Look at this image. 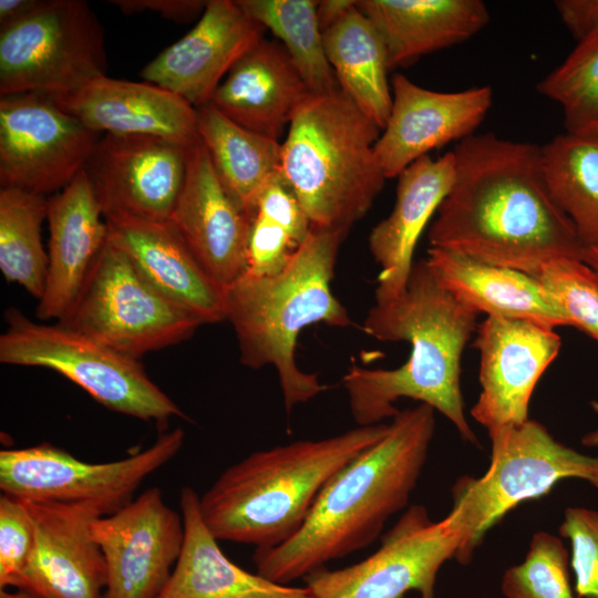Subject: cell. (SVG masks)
Returning <instances> with one entry per match:
<instances>
[{
    "label": "cell",
    "mask_w": 598,
    "mask_h": 598,
    "mask_svg": "<svg viewBox=\"0 0 598 598\" xmlns=\"http://www.w3.org/2000/svg\"><path fill=\"white\" fill-rule=\"evenodd\" d=\"M455 179L429 229L431 247L534 275L584 260L585 246L545 181L540 146L492 133L455 145Z\"/></svg>",
    "instance_id": "6da1fadb"
},
{
    "label": "cell",
    "mask_w": 598,
    "mask_h": 598,
    "mask_svg": "<svg viewBox=\"0 0 598 598\" xmlns=\"http://www.w3.org/2000/svg\"><path fill=\"white\" fill-rule=\"evenodd\" d=\"M477 315L437 280L427 260L414 261L405 289L375 299L363 321L364 332L385 342L406 341L411 351L396 369H367L353 363L342 378L350 411L359 426L380 424L410 398L443 414L471 444L478 440L470 426L461 390V360L477 328Z\"/></svg>",
    "instance_id": "7a4b0ae2"
},
{
    "label": "cell",
    "mask_w": 598,
    "mask_h": 598,
    "mask_svg": "<svg viewBox=\"0 0 598 598\" xmlns=\"http://www.w3.org/2000/svg\"><path fill=\"white\" fill-rule=\"evenodd\" d=\"M427 404L399 411L388 433L326 484L300 529L274 548H256L257 574L288 585L371 545L408 506L435 432Z\"/></svg>",
    "instance_id": "3957f363"
},
{
    "label": "cell",
    "mask_w": 598,
    "mask_h": 598,
    "mask_svg": "<svg viewBox=\"0 0 598 598\" xmlns=\"http://www.w3.org/2000/svg\"><path fill=\"white\" fill-rule=\"evenodd\" d=\"M388 431L384 423L358 426L256 451L199 496L202 518L218 540L277 547L300 529L331 477Z\"/></svg>",
    "instance_id": "277c9868"
},
{
    "label": "cell",
    "mask_w": 598,
    "mask_h": 598,
    "mask_svg": "<svg viewBox=\"0 0 598 598\" xmlns=\"http://www.w3.org/2000/svg\"><path fill=\"white\" fill-rule=\"evenodd\" d=\"M347 235L311 228L279 274H244L223 290L224 320L236 334L240 361L250 369L272 365L287 413L326 390L317 374L296 361L300 332L311 324L348 327L347 309L331 292L338 250Z\"/></svg>",
    "instance_id": "5b68a950"
},
{
    "label": "cell",
    "mask_w": 598,
    "mask_h": 598,
    "mask_svg": "<svg viewBox=\"0 0 598 598\" xmlns=\"http://www.w3.org/2000/svg\"><path fill=\"white\" fill-rule=\"evenodd\" d=\"M381 127L340 87L311 93L281 143L280 175L311 228L341 231L372 207L385 175L374 146Z\"/></svg>",
    "instance_id": "8992f818"
},
{
    "label": "cell",
    "mask_w": 598,
    "mask_h": 598,
    "mask_svg": "<svg viewBox=\"0 0 598 598\" xmlns=\"http://www.w3.org/2000/svg\"><path fill=\"white\" fill-rule=\"evenodd\" d=\"M488 436V470L481 477L462 476L452 487V511L463 529L455 559L462 565L508 512L546 496L559 481L579 478L598 489V456L560 443L535 420L495 427Z\"/></svg>",
    "instance_id": "52a82bcc"
},
{
    "label": "cell",
    "mask_w": 598,
    "mask_h": 598,
    "mask_svg": "<svg viewBox=\"0 0 598 598\" xmlns=\"http://www.w3.org/2000/svg\"><path fill=\"white\" fill-rule=\"evenodd\" d=\"M0 362L41 367L64 375L106 409L166 429L173 417L189 421L148 377L142 363L59 322L44 324L17 308L6 310Z\"/></svg>",
    "instance_id": "ba28073f"
},
{
    "label": "cell",
    "mask_w": 598,
    "mask_h": 598,
    "mask_svg": "<svg viewBox=\"0 0 598 598\" xmlns=\"http://www.w3.org/2000/svg\"><path fill=\"white\" fill-rule=\"evenodd\" d=\"M104 31L83 0H42L0 29V96H58L105 76Z\"/></svg>",
    "instance_id": "9c48e42d"
},
{
    "label": "cell",
    "mask_w": 598,
    "mask_h": 598,
    "mask_svg": "<svg viewBox=\"0 0 598 598\" xmlns=\"http://www.w3.org/2000/svg\"><path fill=\"white\" fill-rule=\"evenodd\" d=\"M58 322L137 360L206 324L155 290L110 235L76 301Z\"/></svg>",
    "instance_id": "30bf717a"
},
{
    "label": "cell",
    "mask_w": 598,
    "mask_h": 598,
    "mask_svg": "<svg viewBox=\"0 0 598 598\" xmlns=\"http://www.w3.org/2000/svg\"><path fill=\"white\" fill-rule=\"evenodd\" d=\"M185 433H161L127 457L90 463L50 443L0 452V489L27 501L92 504L110 515L133 499L147 476L181 451Z\"/></svg>",
    "instance_id": "8fae6325"
},
{
    "label": "cell",
    "mask_w": 598,
    "mask_h": 598,
    "mask_svg": "<svg viewBox=\"0 0 598 598\" xmlns=\"http://www.w3.org/2000/svg\"><path fill=\"white\" fill-rule=\"evenodd\" d=\"M462 539L455 512L434 522L423 505L414 504L372 555L341 569L319 568L303 580L312 598H404L412 590L435 598L437 573L455 558Z\"/></svg>",
    "instance_id": "7c38bea8"
},
{
    "label": "cell",
    "mask_w": 598,
    "mask_h": 598,
    "mask_svg": "<svg viewBox=\"0 0 598 598\" xmlns=\"http://www.w3.org/2000/svg\"><path fill=\"white\" fill-rule=\"evenodd\" d=\"M102 134L43 94L0 97V185L49 197L85 169Z\"/></svg>",
    "instance_id": "4fadbf2b"
},
{
    "label": "cell",
    "mask_w": 598,
    "mask_h": 598,
    "mask_svg": "<svg viewBox=\"0 0 598 598\" xmlns=\"http://www.w3.org/2000/svg\"><path fill=\"white\" fill-rule=\"evenodd\" d=\"M107 569L102 598H157L184 543L181 513L154 486L91 525Z\"/></svg>",
    "instance_id": "5bb4252c"
},
{
    "label": "cell",
    "mask_w": 598,
    "mask_h": 598,
    "mask_svg": "<svg viewBox=\"0 0 598 598\" xmlns=\"http://www.w3.org/2000/svg\"><path fill=\"white\" fill-rule=\"evenodd\" d=\"M190 147L159 136L103 134L85 167L103 215L171 220Z\"/></svg>",
    "instance_id": "9a60e30c"
},
{
    "label": "cell",
    "mask_w": 598,
    "mask_h": 598,
    "mask_svg": "<svg viewBox=\"0 0 598 598\" xmlns=\"http://www.w3.org/2000/svg\"><path fill=\"white\" fill-rule=\"evenodd\" d=\"M482 391L471 410L487 432L526 422L534 389L561 346L553 328L518 319L486 317L476 328Z\"/></svg>",
    "instance_id": "2e32d148"
},
{
    "label": "cell",
    "mask_w": 598,
    "mask_h": 598,
    "mask_svg": "<svg viewBox=\"0 0 598 598\" xmlns=\"http://www.w3.org/2000/svg\"><path fill=\"white\" fill-rule=\"evenodd\" d=\"M24 501L34 543L16 589L39 598H102L107 569L91 532L92 523L104 516L101 509L92 504Z\"/></svg>",
    "instance_id": "e0dca14e"
},
{
    "label": "cell",
    "mask_w": 598,
    "mask_h": 598,
    "mask_svg": "<svg viewBox=\"0 0 598 598\" xmlns=\"http://www.w3.org/2000/svg\"><path fill=\"white\" fill-rule=\"evenodd\" d=\"M391 91V112L374 146L386 179L430 151L473 135L493 102L488 85L437 92L400 73L392 76Z\"/></svg>",
    "instance_id": "ac0fdd59"
},
{
    "label": "cell",
    "mask_w": 598,
    "mask_h": 598,
    "mask_svg": "<svg viewBox=\"0 0 598 598\" xmlns=\"http://www.w3.org/2000/svg\"><path fill=\"white\" fill-rule=\"evenodd\" d=\"M265 30L237 0H209L195 27L151 60L141 76L202 106Z\"/></svg>",
    "instance_id": "d6986e66"
},
{
    "label": "cell",
    "mask_w": 598,
    "mask_h": 598,
    "mask_svg": "<svg viewBox=\"0 0 598 598\" xmlns=\"http://www.w3.org/2000/svg\"><path fill=\"white\" fill-rule=\"evenodd\" d=\"M171 221L223 290L246 274L250 216L221 184L200 140L189 148Z\"/></svg>",
    "instance_id": "ffe728a7"
},
{
    "label": "cell",
    "mask_w": 598,
    "mask_h": 598,
    "mask_svg": "<svg viewBox=\"0 0 598 598\" xmlns=\"http://www.w3.org/2000/svg\"><path fill=\"white\" fill-rule=\"evenodd\" d=\"M47 220L48 275L37 317L58 322L76 301L110 235L85 169L48 197Z\"/></svg>",
    "instance_id": "44dd1931"
},
{
    "label": "cell",
    "mask_w": 598,
    "mask_h": 598,
    "mask_svg": "<svg viewBox=\"0 0 598 598\" xmlns=\"http://www.w3.org/2000/svg\"><path fill=\"white\" fill-rule=\"evenodd\" d=\"M52 97L59 106L100 134L152 135L195 144L196 107L150 82L99 78L71 93Z\"/></svg>",
    "instance_id": "7402d4cb"
},
{
    "label": "cell",
    "mask_w": 598,
    "mask_h": 598,
    "mask_svg": "<svg viewBox=\"0 0 598 598\" xmlns=\"http://www.w3.org/2000/svg\"><path fill=\"white\" fill-rule=\"evenodd\" d=\"M104 218L110 237L155 290L206 324L224 320L223 289L207 275L171 220L118 215Z\"/></svg>",
    "instance_id": "603a6c76"
},
{
    "label": "cell",
    "mask_w": 598,
    "mask_h": 598,
    "mask_svg": "<svg viewBox=\"0 0 598 598\" xmlns=\"http://www.w3.org/2000/svg\"><path fill=\"white\" fill-rule=\"evenodd\" d=\"M310 94L282 44L262 38L233 65L209 103L244 128L279 142Z\"/></svg>",
    "instance_id": "cb8c5ba5"
},
{
    "label": "cell",
    "mask_w": 598,
    "mask_h": 598,
    "mask_svg": "<svg viewBox=\"0 0 598 598\" xmlns=\"http://www.w3.org/2000/svg\"><path fill=\"white\" fill-rule=\"evenodd\" d=\"M454 179L453 151L437 158L422 156L398 176L393 209L373 227L368 239L370 252L381 267L375 299L391 298L405 289L417 239Z\"/></svg>",
    "instance_id": "d4e9b609"
},
{
    "label": "cell",
    "mask_w": 598,
    "mask_h": 598,
    "mask_svg": "<svg viewBox=\"0 0 598 598\" xmlns=\"http://www.w3.org/2000/svg\"><path fill=\"white\" fill-rule=\"evenodd\" d=\"M179 507L184 543L157 598H312L307 587L270 581L229 560L205 525L199 495L190 486L182 487Z\"/></svg>",
    "instance_id": "484cf974"
},
{
    "label": "cell",
    "mask_w": 598,
    "mask_h": 598,
    "mask_svg": "<svg viewBox=\"0 0 598 598\" xmlns=\"http://www.w3.org/2000/svg\"><path fill=\"white\" fill-rule=\"evenodd\" d=\"M384 43L389 69L468 40L489 21L481 0H360Z\"/></svg>",
    "instance_id": "4316f807"
},
{
    "label": "cell",
    "mask_w": 598,
    "mask_h": 598,
    "mask_svg": "<svg viewBox=\"0 0 598 598\" xmlns=\"http://www.w3.org/2000/svg\"><path fill=\"white\" fill-rule=\"evenodd\" d=\"M426 260L441 285L476 313L532 321L553 329L568 326L530 275L435 247L429 249Z\"/></svg>",
    "instance_id": "83f0119b"
},
{
    "label": "cell",
    "mask_w": 598,
    "mask_h": 598,
    "mask_svg": "<svg viewBox=\"0 0 598 598\" xmlns=\"http://www.w3.org/2000/svg\"><path fill=\"white\" fill-rule=\"evenodd\" d=\"M327 59L340 90L381 130L392 107L384 43L373 23L355 6L323 31Z\"/></svg>",
    "instance_id": "f1b7e54d"
},
{
    "label": "cell",
    "mask_w": 598,
    "mask_h": 598,
    "mask_svg": "<svg viewBox=\"0 0 598 598\" xmlns=\"http://www.w3.org/2000/svg\"><path fill=\"white\" fill-rule=\"evenodd\" d=\"M196 113L198 137L218 178L251 216L259 194L280 173L281 143L244 128L210 103Z\"/></svg>",
    "instance_id": "f546056e"
},
{
    "label": "cell",
    "mask_w": 598,
    "mask_h": 598,
    "mask_svg": "<svg viewBox=\"0 0 598 598\" xmlns=\"http://www.w3.org/2000/svg\"><path fill=\"white\" fill-rule=\"evenodd\" d=\"M540 152L554 200L585 248L598 245V131L558 134Z\"/></svg>",
    "instance_id": "4dcf8cb0"
},
{
    "label": "cell",
    "mask_w": 598,
    "mask_h": 598,
    "mask_svg": "<svg viewBox=\"0 0 598 598\" xmlns=\"http://www.w3.org/2000/svg\"><path fill=\"white\" fill-rule=\"evenodd\" d=\"M48 197L17 188H0V270L9 282L42 298L48 252L41 239Z\"/></svg>",
    "instance_id": "1f68e13d"
},
{
    "label": "cell",
    "mask_w": 598,
    "mask_h": 598,
    "mask_svg": "<svg viewBox=\"0 0 598 598\" xmlns=\"http://www.w3.org/2000/svg\"><path fill=\"white\" fill-rule=\"evenodd\" d=\"M288 52L311 93L339 87L327 59L315 0H237Z\"/></svg>",
    "instance_id": "d6a6232c"
},
{
    "label": "cell",
    "mask_w": 598,
    "mask_h": 598,
    "mask_svg": "<svg viewBox=\"0 0 598 598\" xmlns=\"http://www.w3.org/2000/svg\"><path fill=\"white\" fill-rule=\"evenodd\" d=\"M537 90L561 106L566 132L598 131V29L577 41Z\"/></svg>",
    "instance_id": "836d02e7"
},
{
    "label": "cell",
    "mask_w": 598,
    "mask_h": 598,
    "mask_svg": "<svg viewBox=\"0 0 598 598\" xmlns=\"http://www.w3.org/2000/svg\"><path fill=\"white\" fill-rule=\"evenodd\" d=\"M502 591L506 598H576L563 542L547 532H536L525 559L505 570Z\"/></svg>",
    "instance_id": "e575fe53"
},
{
    "label": "cell",
    "mask_w": 598,
    "mask_h": 598,
    "mask_svg": "<svg viewBox=\"0 0 598 598\" xmlns=\"http://www.w3.org/2000/svg\"><path fill=\"white\" fill-rule=\"evenodd\" d=\"M533 276L549 295L568 326L598 342V271L581 259L544 265Z\"/></svg>",
    "instance_id": "d590c367"
},
{
    "label": "cell",
    "mask_w": 598,
    "mask_h": 598,
    "mask_svg": "<svg viewBox=\"0 0 598 598\" xmlns=\"http://www.w3.org/2000/svg\"><path fill=\"white\" fill-rule=\"evenodd\" d=\"M559 534L570 543L569 564L577 596L598 598V511L567 507Z\"/></svg>",
    "instance_id": "8d00e7d4"
},
{
    "label": "cell",
    "mask_w": 598,
    "mask_h": 598,
    "mask_svg": "<svg viewBox=\"0 0 598 598\" xmlns=\"http://www.w3.org/2000/svg\"><path fill=\"white\" fill-rule=\"evenodd\" d=\"M34 533L24 499L0 495V589L16 588L33 550Z\"/></svg>",
    "instance_id": "74e56055"
},
{
    "label": "cell",
    "mask_w": 598,
    "mask_h": 598,
    "mask_svg": "<svg viewBox=\"0 0 598 598\" xmlns=\"http://www.w3.org/2000/svg\"><path fill=\"white\" fill-rule=\"evenodd\" d=\"M299 244L277 223L252 213L247 243V271L255 277L281 272Z\"/></svg>",
    "instance_id": "f35d334b"
},
{
    "label": "cell",
    "mask_w": 598,
    "mask_h": 598,
    "mask_svg": "<svg viewBox=\"0 0 598 598\" xmlns=\"http://www.w3.org/2000/svg\"><path fill=\"white\" fill-rule=\"evenodd\" d=\"M252 213L280 225L300 246L311 231L309 218L280 173L264 187Z\"/></svg>",
    "instance_id": "ab89813d"
},
{
    "label": "cell",
    "mask_w": 598,
    "mask_h": 598,
    "mask_svg": "<svg viewBox=\"0 0 598 598\" xmlns=\"http://www.w3.org/2000/svg\"><path fill=\"white\" fill-rule=\"evenodd\" d=\"M123 13L151 11L174 22L185 23L202 14L207 1L202 0H111Z\"/></svg>",
    "instance_id": "60d3db41"
},
{
    "label": "cell",
    "mask_w": 598,
    "mask_h": 598,
    "mask_svg": "<svg viewBox=\"0 0 598 598\" xmlns=\"http://www.w3.org/2000/svg\"><path fill=\"white\" fill-rule=\"evenodd\" d=\"M555 7L576 41L598 29V0H558Z\"/></svg>",
    "instance_id": "b9f144b4"
},
{
    "label": "cell",
    "mask_w": 598,
    "mask_h": 598,
    "mask_svg": "<svg viewBox=\"0 0 598 598\" xmlns=\"http://www.w3.org/2000/svg\"><path fill=\"white\" fill-rule=\"evenodd\" d=\"M353 0H322L317 3V17L320 29L323 33L327 29L337 23L354 6Z\"/></svg>",
    "instance_id": "7bdbcfd3"
},
{
    "label": "cell",
    "mask_w": 598,
    "mask_h": 598,
    "mask_svg": "<svg viewBox=\"0 0 598 598\" xmlns=\"http://www.w3.org/2000/svg\"><path fill=\"white\" fill-rule=\"evenodd\" d=\"M41 2L42 0H0V29L23 19Z\"/></svg>",
    "instance_id": "ee69618b"
},
{
    "label": "cell",
    "mask_w": 598,
    "mask_h": 598,
    "mask_svg": "<svg viewBox=\"0 0 598 598\" xmlns=\"http://www.w3.org/2000/svg\"><path fill=\"white\" fill-rule=\"evenodd\" d=\"M590 406L598 416V401H592ZM581 444L586 447H598V426L581 437Z\"/></svg>",
    "instance_id": "f6af8a7d"
},
{
    "label": "cell",
    "mask_w": 598,
    "mask_h": 598,
    "mask_svg": "<svg viewBox=\"0 0 598 598\" xmlns=\"http://www.w3.org/2000/svg\"><path fill=\"white\" fill-rule=\"evenodd\" d=\"M584 261L598 271V245L585 248Z\"/></svg>",
    "instance_id": "bcb514c9"
},
{
    "label": "cell",
    "mask_w": 598,
    "mask_h": 598,
    "mask_svg": "<svg viewBox=\"0 0 598 598\" xmlns=\"http://www.w3.org/2000/svg\"><path fill=\"white\" fill-rule=\"evenodd\" d=\"M0 598H39L34 595H31L29 592L18 590L16 591H8L7 589L0 590Z\"/></svg>",
    "instance_id": "7dc6e473"
}]
</instances>
